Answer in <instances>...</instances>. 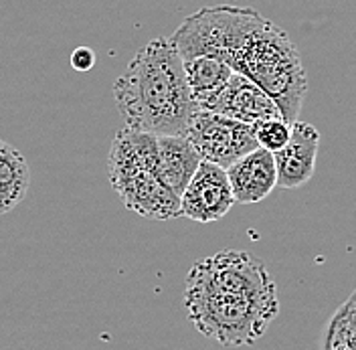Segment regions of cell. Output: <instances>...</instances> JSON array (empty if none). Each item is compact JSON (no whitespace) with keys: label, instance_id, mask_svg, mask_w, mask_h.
<instances>
[{"label":"cell","instance_id":"8992f818","mask_svg":"<svg viewBox=\"0 0 356 350\" xmlns=\"http://www.w3.org/2000/svg\"><path fill=\"white\" fill-rule=\"evenodd\" d=\"M186 138L199 152L200 160L222 168H229L239 158L259 148L253 126L207 110H199L193 116Z\"/></svg>","mask_w":356,"mask_h":350},{"label":"cell","instance_id":"52a82bcc","mask_svg":"<svg viewBox=\"0 0 356 350\" xmlns=\"http://www.w3.org/2000/svg\"><path fill=\"white\" fill-rule=\"evenodd\" d=\"M233 205L235 197L227 168L202 160L180 197V217L197 223H215L222 219Z\"/></svg>","mask_w":356,"mask_h":350},{"label":"cell","instance_id":"277c9868","mask_svg":"<svg viewBox=\"0 0 356 350\" xmlns=\"http://www.w3.org/2000/svg\"><path fill=\"white\" fill-rule=\"evenodd\" d=\"M158 136L124 128L115 134L108 156L110 182L124 205L140 217L168 221L180 217V198L158 178Z\"/></svg>","mask_w":356,"mask_h":350},{"label":"cell","instance_id":"9c48e42d","mask_svg":"<svg viewBox=\"0 0 356 350\" xmlns=\"http://www.w3.org/2000/svg\"><path fill=\"white\" fill-rule=\"evenodd\" d=\"M320 148V132L306 122H293L289 142L273 152L277 168V186L300 189L316 173V158Z\"/></svg>","mask_w":356,"mask_h":350},{"label":"cell","instance_id":"5bb4252c","mask_svg":"<svg viewBox=\"0 0 356 350\" xmlns=\"http://www.w3.org/2000/svg\"><path fill=\"white\" fill-rule=\"evenodd\" d=\"M322 350H356V289L328 320Z\"/></svg>","mask_w":356,"mask_h":350},{"label":"cell","instance_id":"5b68a950","mask_svg":"<svg viewBox=\"0 0 356 350\" xmlns=\"http://www.w3.org/2000/svg\"><path fill=\"white\" fill-rule=\"evenodd\" d=\"M261 15L245 6H207L186 17L170 37L180 59L215 57L231 67L247 35L259 22Z\"/></svg>","mask_w":356,"mask_h":350},{"label":"cell","instance_id":"2e32d148","mask_svg":"<svg viewBox=\"0 0 356 350\" xmlns=\"http://www.w3.org/2000/svg\"><path fill=\"white\" fill-rule=\"evenodd\" d=\"M71 65L75 71H89L95 65V53L89 47H77L71 55Z\"/></svg>","mask_w":356,"mask_h":350},{"label":"cell","instance_id":"4fadbf2b","mask_svg":"<svg viewBox=\"0 0 356 350\" xmlns=\"http://www.w3.org/2000/svg\"><path fill=\"white\" fill-rule=\"evenodd\" d=\"M182 63H184L186 79H188V86H191L199 110L207 108V104L221 91L222 86L235 73L227 63H222L215 57H195Z\"/></svg>","mask_w":356,"mask_h":350},{"label":"cell","instance_id":"8fae6325","mask_svg":"<svg viewBox=\"0 0 356 350\" xmlns=\"http://www.w3.org/2000/svg\"><path fill=\"white\" fill-rule=\"evenodd\" d=\"M200 162L199 152L186 136H158L156 175L178 198L182 197Z\"/></svg>","mask_w":356,"mask_h":350},{"label":"cell","instance_id":"7a4b0ae2","mask_svg":"<svg viewBox=\"0 0 356 350\" xmlns=\"http://www.w3.org/2000/svg\"><path fill=\"white\" fill-rule=\"evenodd\" d=\"M113 102L128 128L156 136H186L199 106L184 63L170 39L144 45L113 83Z\"/></svg>","mask_w":356,"mask_h":350},{"label":"cell","instance_id":"9a60e30c","mask_svg":"<svg viewBox=\"0 0 356 350\" xmlns=\"http://www.w3.org/2000/svg\"><path fill=\"white\" fill-rule=\"evenodd\" d=\"M253 130H255V138L261 148H266L269 152H277L289 142L291 124H288L284 118H275V120H267V122L257 124Z\"/></svg>","mask_w":356,"mask_h":350},{"label":"cell","instance_id":"3957f363","mask_svg":"<svg viewBox=\"0 0 356 350\" xmlns=\"http://www.w3.org/2000/svg\"><path fill=\"white\" fill-rule=\"evenodd\" d=\"M231 69L264 89L288 124L298 122L308 93V77L302 57L284 29L261 17L233 55Z\"/></svg>","mask_w":356,"mask_h":350},{"label":"cell","instance_id":"30bf717a","mask_svg":"<svg viewBox=\"0 0 356 350\" xmlns=\"http://www.w3.org/2000/svg\"><path fill=\"white\" fill-rule=\"evenodd\" d=\"M227 176L233 189L235 202L253 205L264 200L277 186V168L273 152L259 146L257 150L231 164L227 168Z\"/></svg>","mask_w":356,"mask_h":350},{"label":"cell","instance_id":"6da1fadb","mask_svg":"<svg viewBox=\"0 0 356 350\" xmlns=\"http://www.w3.org/2000/svg\"><path fill=\"white\" fill-rule=\"evenodd\" d=\"M184 308L202 336L221 347H251L280 314L277 285L261 260L225 249L191 267Z\"/></svg>","mask_w":356,"mask_h":350},{"label":"cell","instance_id":"7c38bea8","mask_svg":"<svg viewBox=\"0 0 356 350\" xmlns=\"http://www.w3.org/2000/svg\"><path fill=\"white\" fill-rule=\"evenodd\" d=\"M31 184L29 164L15 146L0 140V215L19 207Z\"/></svg>","mask_w":356,"mask_h":350},{"label":"cell","instance_id":"ba28073f","mask_svg":"<svg viewBox=\"0 0 356 350\" xmlns=\"http://www.w3.org/2000/svg\"><path fill=\"white\" fill-rule=\"evenodd\" d=\"M207 111H215L249 126H257L267 120L284 118L277 104L264 89L241 73H233L222 89L207 104Z\"/></svg>","mask_w":356,"mask_h":350}]
</instances>
